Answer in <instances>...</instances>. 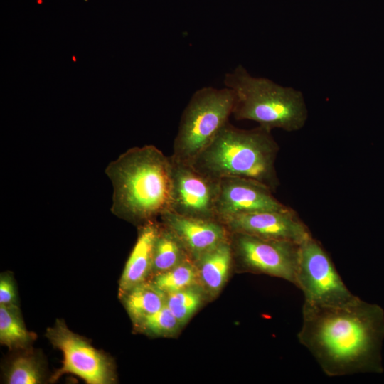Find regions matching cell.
I'll list each match as a JSON object with an SVG mask.
<instances>
[{
  "mask_svg": "<svg viewBox=\"0 0 384 384\" xmlns=\"http://www.w3.org/2000/svg\"><path fill=\"white\" fill-rule=\"evenodd\" d=\"M159 228V220L138 227L137 241L119 282V297L151 276L154 247Z\"/></svg>",
  "mask_w": 384,
  "mask_h": 384,
  "instance_id": "13",
  "label": "cell"
},
{
  "mask_svg": "<svg viewBox=\"0 0 384 384\" xmlns=\"http://www.w3.org/2000/svg\"><path fill=\"white\" fill-rule=\"evenodd\" d=\"M230 233L248 234L266 239L302 243L311 235L308 227L291 208L260 211L225 218L220 220Z\"/></svg>",
  "mask_w": 384,
  "mask_h": 384,
  "instance_id": "10",
  "label": "cell"
},
{
  "mask_svg": "<svg viewBox=\"0 0 384 384\" xmlns=\"http://www.w3.org/2000/svg\"><path fill=\"white\" fill-rule=\"evenodd\" d=\"M112 213L139 227L171 211L172 161L154 145L136 146L111 161Z\"/></svg>",
  "mask_w": 384,
  "mask_h": 384,
  "instance_id": "2",
  "label": "cell"
},
{
  "mask_svg": "<svg viewBox=\"0 0 384 384\" xmlns=\"http://www.w3.org/2000/svg\"><path fill=\"white\" fill-rule=\"evenodd\" d=\"M230 241L234 259L246 270L295 285L300 244L239 233H230Z\"/></svg>",
  "mask_w": 384,
  "mask_h": 384,
  "instance_id": "8",
  "label": "cell"
},
{
  "mask_svg": "<svg viewBox=\"0 0 384 384\" xmlns=\"http://www.w3.org/2000/svg\"><path fill=\"white\" fill-rule=\"evenodd\" d=\"M190 257L176 235L160 221L153 254L151 275L164 272Z\"/></svg>",
  "mask_w": 384,
  "mask_h": 384,
  "instance_id": "17",
  "label": "cell"
},
{
  "mask_svg": "<svg viewBox=\"0 0 384 384\" xmlns=\"http://www.w3.org/2000/svg\"><path fill=\"white\" fill-rule=\"evenodd\" d=\"M134 325L166 305V294L151 281L140 283L119 297Z\"/></svg>",
  "mask_w": 384,
  "mask_h": 384,
  "instance_id": "15",
  "label": "cell"
},
{
  "mask_svg": "<svg viewBox=\"0 0 384 384\" xmlns=\"http://www.w3.org/2000/svg\"><path fill=\"white\" fill-rule=\"evenodd\" d=\"M267 186L251 179L225 177L220 179L215 206L217 219L244 213L285 210Z\"/></svg>",
  "mask_w": 384,
  "mask_h": 384,
  "instance_id": "11",
  "label": "cell"
},
{
  "mask_svg": "<svg viewBox=\"0 0 384 384\" xmlns=\"http://www.w3.org/2000/svg\"><path fill=\"white\" fill-rule=\"evenodd\" d=\"M4 368V378L8 384H41L46 380V368L41 353L30 348L20 350Z\"/></svg>",
  "mask_w": 384,
  "mask_h": 384,
  "instance_id": "16",
  "label": "cell"
},
{
  "mask_svg": "<svg viewBox=\"0 0 384 384\" xmlns=\"http://www.w3.org/2000/svg\"><path fill=\"white\" fill-rule=\"evenodd\" d=\"M223 83L234 93L232 115L236 120H251L270 131L287 132L301 129L307 120L308 111L300 91L252 76L242 65L227 73Z\"/></svg>",
  "mask_w": 384,
  "mask_h": 384,
  "instance_id": "4",
  "label": "cell"
},
{
  "mask_svg": "<svg viewBox=\"0 0 384 384\" xmlns=\"http://www.w3.org/2000/svg\"><path fill=\"white\" fill-rule=\"evenodd\" d=\"M151 281L166 294L201 285L196 263L191 257L169 270L154 275Z\"/></svg>",
  "mask_w": 384,
  "mask_h": 384,
  "instance_id": "19",
  "label": "cell"
},
{
  "mask_svg": "<svg viewBox=\"0 0 384 384\" xmlns=\"http://www.w3.org/2000/svg\"><path fill=\"white\" fill-rule=\"evenodd\" d=\"M0 304L19 307L15 280L10 272H3L0 276Z\"/></svg>",
  "mask_w": 384,
  "mask_h": 384,
  "instance_id": "22",
  "label": "cell"
},
{
  "mask_svg": "<svg viewBox=\"0 0 384 384\" xmlns=\"http://www.w3.org/2000/svg\"><path fill=\"white\" fill-rule=\"evenodd\" d=\"M234 260L230 239L200 256L196 263L200 284L206 295L214 297L223 287Z\"/></svg>",
  "mask_w": 384,
  "mask_h": 384,
  "instance_id": "14",
  "label": "cell"
},
{
  "mask_svg": "<svg viewBox=\"0 0 384 384\" xmlns=\"http://www.w3.org/2000/svg\"><path fill=\"white\" fill-rule=\"evenodd\" d=\"M329 377L383 371L384 310L358 298L342 306L304 302L297 334Z\"/></svg>",
  "mask_w": 384,
  "mask_h": 384,
  "instance_id": "1",
  "label": "cell"
},
{
  "mask_svg": "<svg viewBox=\"0 0 384 384\" xmlns=\"http://www.w3.org/2000/svg\"><path fill=\"white\" fill-rule=\"evenodd\" d=\"M279 149L270 130L259 125L242 129L228 122L191 164L214 179L248 178L274 192L279 186L275 168Z\"/></svg>",
  "mask_w": 384,
  "mask_h": 384,
  "instance_id": "3",
  "label": "cell"
},
{
  "mask_svg": "<svg viewBox=\"0 0 384 384\" xmlns=\"http://www.w3.org/2000/svg\"><path fill=\"white\" fill-rule=\"evenodd\" d=\"M234 101V93L227 87L197 90L181 114L171 159L191 164L229 122Z\"/></svg>",
  "mask_w": 384,
  "mask_h": 384,
  "instance_id": "5",
  "label": "cell"
},
{
  "mask_svg": "<svg viewBox=\"0 0 384 384\" xmlns=\"http://www.w3.org/2000/svg\"><path fill=\"white\" fill-rule=\"evenodd\" d=\"M206 292L201 285L166 294V305L183 325L201 305Z\"/></svg>",
  "mask_w": 384,
  "mask_h": 384,
  "instance_id": "20",
  "label": "cell"
},
{
  "mask_svg": "<svg viewBox=\"0 0 384 384\" xmlns=\"http://www.w3.org/2000/svg\"><path fill=\"white\" fill-rule=\"evenodd\" d=\"M134 326L136 329L149 336L169 337L176 334L182 325L165 305Z\"/></svg>",
  "mask_w": 384,
  "mask_h": 384,
  "instance_id": "21",
  "label": "cell"
},
{
  "mask_svg": "<svg viewBox=\"0 0 384 384\" xmlns=\"http://www.w3.org/2000/svg\"><path fill=\"white\" fill-rule=\"evenodd\" d=\"M304 302L319 306H342L359 297L346 287L330 256L312 235L299 245L296 284Z\"/></svg>",
  "mask_w": 384,
  "mask_h": 384,
  "instance_id": "6",
  "label": "cell"
},
{
  "mask_svg": "<svg viewBox=\"0 0 384 384\" xmlns=\"http://www.w3.org/2000/svg\"><path fill=\"white\" fill-rule=\"evenodd\" d=\"M36 334L29 331L23 321L19 307L0 304V343L10 350L31 347Z\"/></svg>",
  "mask_w": 384,
  "mask_h": 384,
  "instance_id": "18",
  "label": "cell"
},
{
  "mask_svg": "<svg viewBox=\"0 0 384 384\" xmlns=\"http://www.w3.org/2000/svg\"><path fill=\"white\" fill-rule=\"evenodd\" d=\"M171 161V211L184 216L218 220L215 206L220 180L201 174L191 164Z\"/></svg>",
  "mask_w": 384,
  "mask_h": 384,
  "instance_id": "9",
  "label": "cell"
},
{
  "mask_svg": "<svg viewBox=\"0 0 384 384\" xmlns=\"http://www.w3.org/2000/svg\"><path fill=\"white\" fill-rule=\"evenodd\" d=\"M63 354L62 366L49 379L55 383L65 374L79 377L87 384H112L117 380L113 359L95 348L82 336L72 331L63 319H56L45 334Z\"/></svg>",
  "mask_w": 384,
  "mask_h": 384,
  "instance_id": "7",
  "label": "cell"
},
{
  "mask_svg": "<svg viewBox=\"0 0 384 384\" xmlns=\"http://www.w3.org/2000/svg\"><path fill=\"white\" fill-rule=\"evenodd\" d=\"M159 220L176 235L194 261L230 239V233L218 220L184 216L172 211L164 213Z\"/></svg>",
  "mask_w": 384,
  "mask_h": 384,
  "instance_id": "12",
  "label": "cell"
}]
</instances>
